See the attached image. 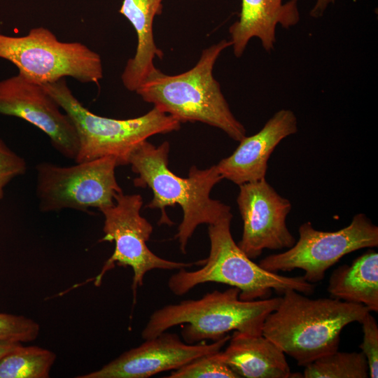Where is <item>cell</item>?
Instances as JSON below:
<instances>
[{
  "label": "cell",
  "mask_w": 378,
  "mask_h": 378,
  "mask_svg": "<svg viewBox=\"0 0 378 378\" xmlns=\"http://www.w3.org/2000/svg\"><path fill=\"white\" fill-rule=\"evenodd\" d=\"M221 355L238 376L245 378H289L290 372L284 351L262 335L234 331Z\"/></svg>",
  "instance_id": "2e32d148"
},
{
  "label": "cell",
  "mask_w": 378,
  "mask_h": 378,
  "mask_svg": "<svg viewBox=\"0 0 378 378\" xmlns=\"http://www.w3.org/2000/svg\"><path fill=\"white\" fill-rule=\"evenodd\" d=\"M305 378H367L369 370L362 352H335L323 356L304 366Z\"/></svg>",
  "instance_id": "ffe728a7"
},
{
  "label": "cell",
  "mask_w": 378,
  "mask_h": 378,
  "mask_svg": "<svg viewBox=\"0 0 378 378\" xmlns=\"http://www.w3.org/2000/svg\"><path fill=\"white\" fill-rule=\"evenodd\" d=\"M167 378H239L225 363L221 351L203 355L174 370Z\"/></svg>",
  "instance_id": "44dd1931"
},
{
  "label": "cell",
  "mask_w": 378,
  "mask_h": 378,
  "mask_svg": "<svg viewBox=\"0 0 378 378\" xmlns=\"http://www.w3.org/2000/svg\"><path fill=\"white\" fill-rule=\"evenodd\" d=\"M42 86L74 125L79 144L76 162L112 156L118 166L127 165L134 150L148 138L181 127L180 122L155 107L143 115L130 119L96 115L74 95L65 78Z\"/></svg>",
  "instance_id": "8992f818"
},
{
  "label": "cell",
  "mask_w": 378,
  "mask_h": 378,
  "mask_svg": "<svg viewBox=\"0 0 378 378\" xmlns=\"http://www.w3.org/2000/svg\"><path fill=\"white\" fill-rule=\"evenodd\" d=\"M298 0H241L239 20L229 28L234 55L240 57L249 41L258 38L264 50L270 52L276 41L278 24L288 29L300 21Z\"/></svg>",
  "instance_id": "9a60e30c"
},
{
  "label": "cell",
  "mask_w": 378,
  "mask_h": 378,
  "mask_svg": "<svg viewBox=\"0 0 378 378\" xmlns=\"http://www.w3.org/2000/svg\"><path fill=\"white\" fill-rule=\"evenodd\" d=\"M26 170L24 158L11 150L0 137V202L4 197L5 187Z\"/></svg>",
  "instance_id": "cb8c5ba5"
},
{
  "label": "cell",
  "mask_w": 378,
  "mask_h": 378,
  "mask_svg": "<svg viewBox=\"0 0 378 378\" xmlns=\"http://www.w3.org/2000/svg\"><path fill=\"white\" fill-rule=\"evenodd\" d=\"M39 329V325L31 318L0 313V340L29 342L38 337Z\"/></svg>",
  "instance_id": "7402d4cb"
},
{
  "label": "cell",
  "mask_w": 378,
  "mask_h": 378,
  "mask_svg": "<svg viewBox=\"0 0 378 378\" xmlns=\"http://www.w3.org/2000/svg\"><path fill=\"white\" fill-rule=\"evenodd\" d=\"M295 290L283 293L265 318L262 334L300 366L338 350L340 334L351 323H360L369 309L334 298L310 299Z\"/></svg>",
  "instance_id": "7a4b0ae2"
},
{
  "label": "cell",
  "mask_w": 378,
  "mask_h": 378,
  "mask_svg": "<svg viewBox=\"0 0 378 378\" xmlns=\"http://www.w3.org/2000/svg\"><path fill=\"white\" fill-rule=\"evenodd\" d=\"M54 352L22 344L0 360V378H47L55 360Z\"/></svg>",
  "instance_id": "d6986e66"
},
{
  "label": "cell",
  "mask_w": 378,
  "mask_h": 378,
  "mask_svg": "<svg viewBox=\"0 0 378 378\" xmlns=\"http://www.w3.org/2000/svg\"><path fill=\"white\" fill-rule=\"evenodd\" d=\"M360 323L362 324L363 337L360 349L367 360L370 377L377 378L378 326L370 312L365 315Z\"/></svg>",
  "instance_id": "603a6c76"
},
{
  "label": "cell",
  "mask_w": 378,
  "mask_h": 378,
  "mask_svg": "<svg viewBox=\"0 0 378 378\" xmlns=\"http://www.w3.org/2000/svg\"><path fill=\"white\" fill-rule=\"evenodd\" d=\"M41 85L19 73L0 80V114L34 125L65 158L75 160L79 148L73 122Z\"/></svg>",
  "instance_id": "7c38bea8"
},
{
  "label": "cell",
  "mask_w": 378,
  "mask_h": 378,
  "mask_svg": "<svg viewBox=\"0 0 378 378\" xmlns=\"http://www.w3.org/2000/svg\"><path fill=\"white\" fill-rule=\"evenodd\" d=\"M116 159L104 156L71 166L41 162L36 167V196L43 212L71 209L84 212L112 206L122 192L115 170Z\"/></svg>",
  "instance_id": "ba28073f"
},
{
  "label": "cell",
  "mask_w": 378,
  "mask_h": 378,
  "mask_svg": "<svg viewBox=\"0 0 378 378\" xmlns=\"http://www.w3.org/2000/svg\"><path fill=\"white\" fill-rule=\"evenodd\" d=\"M328 291L332 298L360 304L370 312H378V253L369 250L351 265L335 270Z\"/></svg>",
  "instance_id": "ac0fdd59"
},
{
  "label": "cell",
  "mask_w": 378,
  "mask_h": 378,
  "mask_svg": "<svg viewBox=\"0 0 378 378\" xmlns=\"http://www.w3.org/2000/svg\"><path fill=\"white\" fill-rule=\"evenodd\" d=\"M169 151L168 141L155 146L146 140L132 153L129 164L138 175L134 185L152 190L153 197L147 207L161 210L159 225L174 224L166 207H181L183 219L174 238L186 253L188 242L199 225H212L232 215L230 206L210 197L214 186L223 179L216 165L205 169L192 166L188 177H180L169 168Z\"/></svg>",
  "instance_id": "6da1fadb"
},
{
  "label": "cell",
  "mask_w": 378,
  "mask_h": 378,
  "mask_svg": "<svg viewBox=\"0 0 378 378\" xmlns=\"http://www.w3.org/2000/svg\"><path fill=\"white\" fill-rule=\"evenodd\" d=\"M0 58L41 85L66 77L98 84L103 78L102 62L97 52L80 42L61 41L43 27L32 28L20 36L0 33Z\"/></svg>",
  "instance_id": "52a82bcc"
},
{
  "label": "cell",
  "mask_w": 378,
  "mask_h": 378,
  "mask_svg": "<svg viewBox=\"0 0 378 378\" xmlns=\"http://www.w3.org/2000/svg\"><path fill=\"white\" fill-rule=\"evenodd\" d=\"M297 132L298 120L293 111H276L259 132L244 136L233 153L218 163L220 174L239 186L265 178L272 153L284 139Z\"/></svg>",
  "instance_id": "5bb4252c"
},
{
  "label": "cell",
  "mask_w": 378,
  "mask_h": 378,
  "mask_svg": "<svg viewBox=\"0 0 378 378\" xmlns=\"http://www.w3.org/2000/svg\"><path fill=\"white\" fill-rule=\"evenodd\" d=\"M164 0H123L120 13L133 26L137 36L136 50L129 59L121 75L124 87L134 91L156 67L155 57L162 59L163 52L154 40L153 20L162 12Z\"/></svg>",
  "instance_id": "e0dca14e"
},
{
  "label": "cell",
  "mask_w": 378,
  "mask_h": 378,
  "mask_svg": "<svg viewBox=\"0 0 378 378\" xmlns=\"http://www.w3.org/2000/svg\"><path fill=\"white\" fill-rule=\"evenodd\" d=\"M21 344V342L0 340V360Z\"/></svg>",
  "instance_id": "484cf974"
},
{
  "label": "cell",
  "mask_w": 378,
  "mask_h": 378,
  "mask_svg": "<svg viewBox=\"0 0 378 378\" xmlns=\"http://www.w3.org/2000/svg\"><path fill=\"white\" fill-rule=\"evenodd\" d=\"M237 199L243 220V232L237 245L251 259L264 249L289 248L295 239L286 225L290 201L281 196L265 178L239 185Z\"/></svg>",
  "instance_id": "8fae6325"
},
{
  "label": "cell",
  "mask_w": 378,
  "mask_h": 378,
  "mask_svg": "<svg viewBox=\"0 0 378 378\" xmlns=\"http://www.w3.org/2000/svg\"><path fill=\"white\" fill-rule=\"evenodd\" d=\"M335 0H316L315 5L310 11V15L313 18L322 16L328 5L334 3Z\"/></svg>",
  "instance_id": "d4e9b609"
},
{
  "label": "cell",
  "mask_w": 378,
  "mask_h": 378,
  "mask_svg": "<svg viewBox=\"0 0 378 378\" xmlns=\"http://www.w3.org/2000/svg\"><path fill=\"white\" fill-rule=\"evenodd\" d=\"M112 206L99 209L104 217L102 241H114L115 249L101 272L92 279L99 286L105 273L115 265L130 266L133 270L132 290L135 302L136 290L144 284L146 274L153 270H181L195 262H176L160 258L147 246L153 232L152 225L140 211L143 200L140 195H125L122 192L114 197Z\"/></svg>",
  "instance_id": "30bf717a"
},
{
  "label": "cell",
  "mask_w": 378,
  "mask_h": 378,
  "mask_svg": "<svg viewBox=\"0 0 378 378\" xmlns=\"http://www.w3.org/2000/svg\"><path fill=\"white\" fill-rule=\"evenodd\" d=\"M230 336L211 344H187L180 337L167 331L144 340L104 365L99 370L78 378H146L158 373L174 370L205 354L221 350Z\"/></svg>",
  "instance_id": "4fadbf2b"
},
{
  "label": "cell",
  "mask_w": 378,
  "mask_h": 378,
  "mask_svg": "<svg viewBox=\"0 0 378 378\" xmlns=\"http://www.w3.org/2000/svg\"><path fill=\"white\" fill-rule=\"evenodd\" d=\"M231 46L223 39L204 48L196 64L179 74H165L156 68L135 92L180 122H201L239 141L246 136V129L232 113L213 75L218 58Z\"/></svg>",
  "instance_id": "3957f363"
},
{
  "label": "cell",
  "mask_w": 378,
  "mask_h": 378,
  "mask_svg": "<svg viewBox=\"0 0 378 378\" xmlns=\"http://www.w3.org/2000/svg\"><path fill=\"white\" fill-rule=\"evenodd\" d=\"M298 231L299 239L293 246L266 256L258 265L273 272L300 269L304 271V279L315 284L345 255L378 245V227L364 214L355 215L348 226L337 231L316 230L310 222L302 223Z\"/></svg>",
  "instance_id": "9c48e42d"
},
{
  "label": "cell",
  "mask_w": 378,
  "mask_h": 378,
  "mask_svg": "<svg viewBox=\"0 0 378 378\" xmlns=\"http://www.w3.org/2000/svg\"><path fill=\"white\" fill-rule=\"evenodd\" d=\"M232 216L209 225L210 251L202 267L195 271L178 270L168 281L171 292L176 295L188 293L199 284L216 282L236 287L239 299L254 300L270 297L273 290L284 293L295 290L304 295L314 292V285L303 276H286L270 272L252 261L234 241L231 230Z\"/></svg>",
  "instance_id": "5b68a950"
},
{
  "label": "cell",
  "mask_w": 378,
  "mask_h": 378,
  "mask_svg": "<svg viewBox=\"0 0 378 378\" xmlns=\"http://www.w3.org/2000/svg\"><path fill=\"white\" fill-rule=\"evenodd\" d=\"M239 290L231 287L214 290L198 300H186L162 307L152 313L141 332L144 340L182 325L184 342L193 344L217 341L232 330L262 335L267 316L278 307L281 297L254 300L239 299Z\"/></svg>",
  "instance_id": "277c9868"
}]
</instances>
